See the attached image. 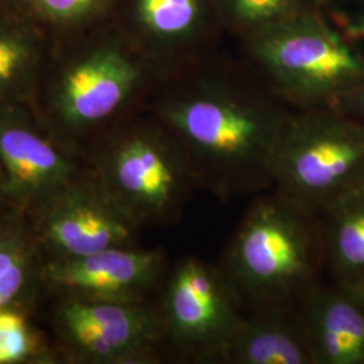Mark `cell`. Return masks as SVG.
I'll return each mask as SVG.
<instances>
[{"label": "cell", "mask_w": 364, "mask_h": 364, "mask_svg": "<svg viewBox=\"0 0 364 364\" xmlns=\"http://www.w3.org/2000/svg\"><path fill=\"white\" fill-rule=\"evenodd\" d=\"M28 218L45 260L136 246L142 230L105 191L90 166Z\"/></svg>", "instance_id": "cell-9"}, {"label": "cell", "mask_w": 364, "mask_h": 364, "mask_svg": "<svg viewBox=\"0 0 364 364\" xmlns=\"http://www.w3.org/2000/svg\"><path fill=\"white\" fill-rule=\"evenodd\" d=\"M219 266L246 312L299 308L326 269L320 219L274 189L260 193Z\"/></svg>", "instance_id": "cell-2"}, {"label": "cell", "mask_w": 364, "mask_h": 364, "mask_svg": "<svg viewBox=\"0 0 364 364\" xmlns=\"http://www.w3.org/2000/svg\"><path fill=\"white\" fill-rule=\"evenodd\" d=\"M45 65V27L6 0L0 7V105H33Z\"/></svg>", "instance_id": "cell-14"}, {"label": "cell", "mask_w": 364, "mask_h": 364, "mask_svg": "<svg viewBox=\"0 0 364 364\" xmlns=\"http://www.w3.org/2000/svg\"><path fill=\"white\" fill-rule=\"evenodd\" d=\"M45 262L26 212L0 209V311L30 313L45 287Z\"/></svg>", "instance_id": "cell-15"}, {"label": "cell", "mask_w": 364, "mask_h": 364, "mask_svg": "<svg viewBox=\"0 0 364 364\" xmlns=\"http://www.w3.org/2000/svg\"><path fill=\"white\" fill-rule=\"evenodd\" d=\"M84 156L105 191L141 228L177 223L200 189L180 141L156 117L112 124Z\"/></svg>", "instance_id": "cell-3"}, {"label": "cell", "mask_w": 364, "mask_h": 364, "mask_svg": "<svg viewBox=\"0 0 364 364\" xmlns=\"http://www.w3.org/2000/svg\"><path fill=\"white\" fill-rule=\"evenodd\" d=\"M43 27L76 28L105 13L117 0H10Z\"/></svg>", "instance_id": "cell-20"}, {"label": "cell", "mask_w": 364, "mask_h": 364, "mask_svg": "<svg viewBox=\"0 0 364 364\" xmlns=\"http://www.w3.org/2000/svg\"><path fill=\"white\" fill-rule=\"evenodd\" d=\"M275 92L213 73L171 85L154 117L180 141L200 189L230 203L272 191L290 112Z\"/></svg>", "instance_id": "cell-1"}, {"label": "cell", "mask_w": 364, "mask_h": 364, "mask_svg": "<svg viewBox=\"0 0 364 364\" xmlns=\"http://www.w3.org/2000/svg\"><path fill=\"white\" fill-rule=\"evenodd\" d=\"M0 164L14 207L27 215L88 169L85 156L57 139L25 103L0 105Z\"/></svg>", "instance_id": "cell-10"}, {"label": "cell", "mask_w": 364, "mask_h": 364, "mask_svg": "<svg viewBox=\"0 0 364 364\" xmlns=\"http://www.w3.org/2000/svg\"><path fill=\"white\" fill-rule=\"evenodd\" d=\"M9 207H14L11 188H10L7 173L3 168V165L0 164V209L9 208Z\"/></svg>", "instance_id": "cell-22"}, {"label": "cell", "mask_w": 364, "mask_h": 364, "mask_svg": "<svg viewBox=\"0 0 364 364\" xmlns=\"http://www.w3.org/2000/svg\"><path fill=\"white\" fill-rule=\"evenodd\" d=\"M53 324L60 351L72 363H156L164 350L150 302L60 297Z\"/></svg>", "instance_id": "cell-8"}, {"label": "cell", "mask_w": 364, "mask_h": 364, "mask_svg": "<svg viewBox=\"0 0 364 364\" xmlns=\"http://www.w3.org/2000/svg\"><path fill=\"white\" fill-rule=\"evenodd\" d=\"M364 185V122L333 107L291 114L273 189L313 215Z\"/></svg>", "instance_id": "cell-6"}, {"label": "cell", "mask_w": 364, "mask_h": 364, "mask_svg": "<svg viewBox=\"0 0 364 364\" xmlns=\"http://www.w3.org/2000/svg\"><path fill=\"white\" fill-rule=\"evenodd\" d=\"M147 66L117 41L92 43L42 73L31 107L61 142L82 153L146 84ZM84 154V153H82Z\"/></svg>", "instance_id": "cell-4"}, {"label": "cell", "mask_w": 364, "mask_h": 364, "mask_svg": "<svg viewBox=\"0 0 364 364\" xmlns=\"http://www.w3.org/2000/svg\"><path fill=\"white\" fill-rule=\"evenodd\" d=\"M4 3H6V0H0V7H1Z\"/></svg>", "instance_id": "cell-26"}, {"label": "cell", "mask_w": 364, "mask_h": 364, "mask_svg": "<svg viewBox=\"0 0 364 364\" xmlns=\"http://www.w3.org/2000/svg\"><path fill=\"white\" fill-rule=\"evenodd\" d=\"M359 33L360 34H363V36H360V37H364V21L362 22V25H360V28H359Z\"/></svg>", "instance_id": "cell-25"}, {"label": "cell", "mask_w": 364, "mask_h": 364, "mask_svg": "<svg viewBox=\"0 0 364 364\" xmlns=\"http://www.w3.org/2000/svg\"><path fill=\"white\" fill-rule=\"evenodd\" d=\"M207 0H135L134 18L144 38L159 50L181 46L201 26Z\"/></svg>", "instance_id": "cell-17"}, {"label": "cell", "mask_w": 364, "mask_h": 364, "mask_svg": "<svg viewBox=\"0 0 364 364\" xmlns=\"http://www.w3.org/2000/svg\"><path fill=\"white\" fill-rule=\"evenodd\" d=\"M326 269L340 287L356 290L364 279V185L318 215Z\"/></svg>", "instance_id": "cell-16"}, {"label": "cell", "mask_w": 364, "mask_h": 364, "mask_svg": "<svg viewBox=\"0 0 364 364\" xmlns=\"http://www.w3.org/2000/svg\"><path fill=\"white\" fill-rule=\"evenodd\" d=\"M248 50L284 102L333 107L364 84V52L313 9L247 36Z\"/></svg>", "instance_id": "cell-5"}, {"label": "cell", "mask_w": 364, "mask_h": 364, "mask_svg": "<svg viewBox=\"0 0 364 364\" xmlns=\"http://www.w3.org/2000/svg\"><path fill=\"white\" fill-rule=\"evenodd\" d=\"M158 293L164 350L183 363L223 364L245 308L220 266L182 258Z\"/></svg>", "instance_id": "cell-7"}, {"label": "cell", "mask_w": 364, "mask_h": 364, "mask_svg": "<svg viewBox=\"0 0 364 364\" xmlns=\"http://www.w3.org/2000/svg\"><path fill=\"white\" fill-rule=\"evenodd\" d=\"M218 4L224 19L248 36L313 6L312 0H218Z\"/></svg>", "instance_id": "cell-19"}, {"label": "cell", "mask_w": 364, "mask_h": 364, "mask_svg": "<svg viewBox=\"0 0 364 364\" xmlns=\"http://www.w3.org/2000/svg\"><path fill=\"white\" fill-rule=\"evenodd\" d=\"M333 108L364 122V84L340 97Z\"/></svg>", "instance_id": "cell-21"}, {"label": "cell", "mask_w": 364, "mask_h": 364, "mask_svg": "<svg viewBox=\"0 0 364 364\" xmlns=\"http://www.w3.org/2000/svg\"><path fill=\"white\" fill-rule=\"evenodd\" d=\"M313 364H364V297L318 284L299 306Z\"/></svg>", "instance_id": "cell-12"}, {"label": "cell", "mask_w": 364, "mask_h": 364, "mask_svg": "<svg viewBox=\"0 0 364 364\" xmlns=\"http://www.w3.org/2000/svg\"><path fill=\"white\" fill-rule=\"evenodd\" d=\"M223 364H313L299 308L245 314Z\"/></svg>", "instance_id": "cell-13"}, {"label": "cell", "mask_w": 364, "mask_h": 364, "mask_svg": "<svg viewBox=\"0 0 364 364\" xmlns=\"http://www.w3.org/2000/svg\"><path fill=\"white\" fill-rule=\"evenodd\" d=\"M333 0H312L313 6H316V7H326Z\"/></svg>", "instance_id": "cell-23"}, {"label": "cell", "mask_w": 364, "mask_h": 364, "mask_svg": "<svg viewBox=\"0 0 364 364\" xmlns=\"http://www.w3.org/2000/svg\"><path fill=\"white\" fill-rule=\"evenodd\" d=\"M162 251L122 246L77 258L46 260L45 287L58 297L149 302L168 272Z\"/></svg>", "instance_id": "cell-11"}, {"label": "cell", "mask_w": 364, "mask_h": 364, "mask_svg": "<svg viewBox=\"0 0 364 364\" xmlns=\"http://www.w3.org/2000/svg\"><path fill=\"white\" fill-rule=\"evenodd\" d=\"M356 290H358V291H359V293H360V294H362V296L364 297V279L362 281V284L359 285V287H358Z\"/></svg>", "instance_id": "cell-24"}, {"label": "cell", "mask_w": 364, "mask_h": 364, "mask_svg": "<svg viewBox=\"0 0 364 364\" xmlns=\"http://www.w3.org/2000/svg\"><path fill=\"white\" fill-rule=\"evenodd\" d=\"M27 317L19 311H0V364L52 363V353Z\"/></svg>", "instance_id": "cell-18"}]
</instances>
